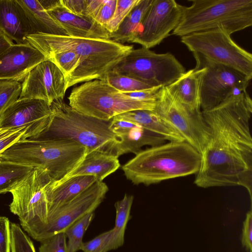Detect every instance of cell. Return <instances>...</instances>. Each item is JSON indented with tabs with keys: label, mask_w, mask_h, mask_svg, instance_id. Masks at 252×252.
Here are the masks:
<instances>
[{
	"label": "cell",
	"mask_w": 252,
	"mask_h": 252,
	"mask_svg": "<svg viewBox=\"0 0 252 252\" xmlns=\"http://www.w3.org/2000/svg\"><path fill=\"white\" fill-rule=\"evenodd\" d=\"M66 237L63 232L41 242L39 252H68Z\"/></svg>",
	"instance_id": "cell-36"
},
{
	"label": "cell",
	"mask_w": 252,
	"mask_h": 252,
	"mask_svg": "<svg viewBox=\"0 0 252 252\" xmlns=\"http://www.w3.org/2000/svg\"><path fill=\"white\" fill-rule=\"evenodd\" d=\"M192 54L195 67L204 68L199 86L201 111L209 110L228 97L247 91L251 79L245 75L200 54Z\"/></svg>",
	"instance_id": "cell-11"
},
{
	"label": "cell",
	"mask_w": 252,
	"mask_h": 252,
	"mask_svg": "<svg viewBox=\"0 0 252 252\" xmlns=\"http://www.w3.org/2000/svg\"><path fill=\"white\" fill-rule=\"evenodd\" d=\"M133 201L132 195L125 194L122 199L115 203L116 215L115 225L111 229L105 252L116 250L124 245L125 230L127 223L131 218L130 213Z\"/></svg>",
	"instance_id": "cell-27"
},
{
	"label": "cell",
	"mask_w": 252,
	"mask_h": 252,
	"mask_svg": "<svg viewBox=\"0 0 252 252\" xmlns=\"http://www.w3.org/2000/svg\"><path fill=\"white\" fill-rule=\"evenodd\" d=\"M13 44L12 40L0 31V55Z\"/></svg>",
	"instance_id": "cell-44"
},
{
	"label": "cell",
	"mask_w": 252,
	"mask_h": 252,
	"mask_svg": "<svg viewBox=\"0 0 252 252\" xmlns=\"http://www.w3.org/2000/svg\"><path fill=\"white\" fill-rule=\"evenodd\" d=\"M210 138L194 183L202 188L242 186L252 197V101L246 92L201 111Z\"/></svg>",
	"instance_id": "cell-1"
},
{
	"label": "cell",
	"mask_w": 252,
	"mask_h": 252,
	"mask_svg": "<svg viewBox=\"0 0 252 252\" xmlns=\"http://www.w3.org/2000/svg\"><path fill=\"white\" fill-rule=\"evenodd\" d=\"M110 233L111 229L100 234L89 241L84 242L80 250L83 252H105Z\"/></svg>",
	"instance_id": "cell-38"
},
{
	"label": "cell",
	"mask_w": 252,
	"mask_h": 252,
	"mask_svg": "<svg viewBox=\"0 0 252 252\" xmlns=\"http://www.w3.org/2000/svg\"><path fill=\"white\" fill-rule=\"evenodd\" d=\"M87 149L66 139H20L0 154L2 158L45 170L55 181L74 170L84 158Z\"/></svg>",
	"instance_id": "cell-5"
},
{
	"label": "cell",
	"mask_w": 252,
	"mask_h": 252,
	"mask_svg": "<svg viewBox=\"0 0 252 252\" xmlns=\"http://www.w3.org/2000/svg\"><path fill=\"white\" fill-rule=\"evenodd\" d=\"M152 1L153 0H140L117 30L110 33V39L122 44L131 42L138 34L142 19Z\"/></svg>",
	"instance_id": "cell-26"
},
{
	"label": "cell",
	"mask_w": 252,
	"mask_h": 252,
	"mask_svg": "<svg viewBox=\"0 0 252 252\" xmlns=\"http://www.w3.org/2000/svg\"><path fill=\"white\" fill-rule=\"evenodd\" d=\"M0 31L17 44L27 43L33 34L26 13L17 0H0Z\"/></svg>",
	"instance_id": "cell-20"
},
{
	"label": "cell",
	"mask_w": 252,
	"mask_h": 252,
	"mask_svg": "<svg viewBox=\"0 0 252 252\" xmlns=\"http://www.w3.org/2000/svg\"><path fill=\"white\" fill-rule=\"evenodd\" d=\"M47 12L65 31L67 35L76 37L110 39V32L103 26L88 17L67 11L57 0Z\"/></svg>",
	"instance_id": "cell-19"
},
{
	"label": "cell",
	"mask_w": 252,
	"mask_h": 252,
	"mask_svg": "<svg viewBox=\"0 0 252 252\" xmlns=\"http://www.w3.org/2000/svg\"><path fill=\"white\" fill-rule=\"evenodd\" d=\"M114 118L138 124L163 136L169 141H185L183 137L171 126L153 111L133 110L120 114Z\"/></svg>",
	"instance_id": "cell-24"
},
{
	"label": "cell",
	"mask_w": 252,
	"mask_h": 252,
	"mask_svg": "<svg viewBox=\"0 0 252 252\" xmlns=\"http://www.w3.org/2000/svg\"><path fill=\"white\" fill-rule=\"evenodd\" d=\"M66 90L62 71L53 62L46 60L36 65L25 78L19 98L39 99L51 106L55 100L63 99Z\"/></svg>",
	"instance_id": "cell-16"
},
{
	"label": "cell",
	"mask_w": 252,
	"mask_h": 252,
	"mask_svg": "<svg viewBox=\"0 0 252 252\" xmlns=\"http://www.w3.org/2000/svg\"><path fill=\"white\" fill-rule=\"evenodd\" d=\"M201 154L186 141L168 143L142 150L122 166L126 178L146 186L196 174Z\"/></svg>",
	"instance_id": "cell-3"
},
{
	"label": "cell",
	"mask_w": 252,
	"mask_h": 252,
	"mask_svg": "<svg viewBox=\"0 0 252 252\" xmlns=\"http://www.w3.org/2000/svg\"><path fill=\"white\" fill-rule=\"evenodd\" d=\"M10 224L8 218L0 217V252H11Z\"/></svg>",
	"instance_id": "cell-39"
},
{
	"label": "cell",
	"mask_w": 252,
	"mask_h": 252,
	"mask_svg": "<svg viewBox=\"0 0 252 252\" xmlns=\"http://www.w3.org/2000/svg\"><path fill=\"white\" fill-rule=\"evenodd\" d=\"M96 181L95 177L89 175L73 177L61 183L53 180L46 188L48 212L72 199Z\"/></svg>",
	"instance_id": "cell-23"
},
{
	"label": "cell",
	"mask_w": 252,
	"mask_h": 252,
	"mask_svg": "<svg viewBox=\"0 0 252 252\" xmlns=\"http://www.w3.org/2000/svg\"><path fill=\"white\" fill-rule=\"evenodd\" d=\"M25 127H0V154L14 143L23 139Z\"/></svg>",
	"instance_id": "cell-35"
},
{
	"label": "cell",
	"mask_w": 252,
	"mask_h": 252,
	"mask_svg": "<svg viewBox=\"0 0 252 252\" xmlns=\"http://www.w3.org/2000/svg\"><path fill=\"white\" fill-rule=\"evenodd\" d=\"M53 62L63 73L65 81L79 66L80 61L78 56L71 51L65 50L49 55L47 58Z\"/></svg>",
	"instance_id": "cell-31"
},
{
	"label": "cell",
	"mask_w": 252,
	"mask_h": 252,
	"mask_svg": "<svg viewBox=\"0 0 252 252\" xmlns=\"http://www.w3.org/2000/svg\"><path fill=\"white\" fill-rule=\"evenodd\" d=\"M161 87V86H157L140 91L123 93L137 100L156 101L158 93Z\"/></svg>",
	"instance_id": "cell-41"
},
{
	"label": "cell",
	"mask_w": 252,
	"mask_h": 252,
	"mask_svg": "<svg viewBox=\"0 0 252 252\" xmlns=\"http://www.w3.org/2000/svg\"><path fill=\"white\" fill-rule=\"evenodd\" d=\"M52 115L51 106L43 100L18 98L0 118V127H25L23 139H33L46 129Z\"/></svg>",
	"instance_id": "cell-15"
},
{
	"label": "cell",
	"mask_w": 252,
	"mask_h": 252,
	"mask_svg": "<svg viewBox=\"0 0 252 252\" xmlns=\"http://www.w3.org/2000/svg\"><path fill=\"white\" fill-rule=\"evenodd\" d=\"M53 115L48 126L31 139H66L84 146L87 153L97 151L118 158L121 141L110 128L111 120L103 121L81 114L59 99L51 105Z\"/></svg>",
	"instance_id": "cell-4"
},
{
	"label": "cell",
	"mask_w": 252,
	"mask_h": 252,
	"mask_svg": "<svg viewBox=\"0 0 252 252\" xmlns=\"http://www.w3.org/2000/svg\"><path fill=\"white\" fill-rule=\"evenodd\" d=\"M21 92L20 82L0 80V118L7 108L18 99Z\"/></svg>",
	"instance_id": "cell-32"
},
{
	"label": "cell",
	"mask_w": 252,
	"mask_h": 252,
	"mask_svg": "<svg viewBox=\"0 0 252 252\" xmlns=\"http://www.w3.org/2000/svg\"><path fill=\"white\" fill-rule=\"evenodd\" d=\"M203 67H195L186 71L180 77L166 88L177 101L193 111H199L200 80Z\"/></svg>",
	"instance_id": "cell-22"
},
{
	"label": "cell",
	"mask_w": 252,
	"mask_h": 252,
	"mask_svg": "<svg viewBox=\"0 0 252 252\" xmlns=\"http://www.w3.org/2000/svg\"><path fill=\"white\" fill-rule=\"evenodd\" d=\"M242 243L250 252L252 250V215L250 211L248 212L244 222Z\"/></svg>",
	"instance_id": "cell-42"
},
{
	"label": "cell",
	"mask_w": 252,
	"mask_h": 252,
	"mask_svg": "<svg viewBox=\"0 0 252 252\" xmlns=\"http://www.w3.org/2000/svg\"><path fill=\"white\" fill-rule=\"evenodd\" d=\"M68 99L69 106L78 112L103 121L131 111H153L155 106V101L132 99L102 79L74 87Z\"/></svg>",
	"instance_id": "cell-7"
},
{
	"label": "cell",
	"mask_w": 252,
	"mask_h": 252,
	"mask_svg": "<svg viewBox=\"0 0 252 252\" xmlns=\"http://www.w3.org/2000/svg\"><path fill=\"white\" fill-rule=\"evenodd\" d=\"M46 60L29 43H14L0 55V80L23 81L32 69Z\"/></svg>",
	"instance_id": "cell-17"
},
{
	"label": "cell",
	"mask_w": 252,
	"mask_h": 252,
	"mask_svg": "<svg viewBox=\"0 0 252 252\" xmlns=\"http://www.w3.org/2000/svg\"><path fill=\"white\" fill-rule=\"evenodd\" d=\"M140 0H117L114 15L105 28L110 33L116 32L126 16Z\"/></svg>",
	"instance_id": "cell-34"
},
{
	"label": "cell",
	"mask_w": 252,
	"mask_h": 252,
	"mask_svg": "<svg viewBox=\"0 0 252 252\" xmlns=\"http://www.w3.org/2000/svg\"><path fill=\"white\" fill-rule=\"evenodd\" d=\"M184 6L174 0H153L141 22L138 34L131 43L150 49L170 35L182 19Z\"/></svg>",
	"instance_id": "cell-14"
},
{
	"label": "cell",
	"mask_w": 252,
	"mask_h": 252,
	"mask_svg": "<svg viewBox=\"0 0 252 252\" xmlns=\"http://www.w3.org/2000/svg\"><path fill=\"white\" fill-rule=\"evenodd\" d=\"M27 42L47 59L63 51L74 52L80 63L66 81V90L76 84L101 79L133 49L111 39L85 38L68 35L37 33L29 34Z\"/></svg>",
	"instance_id": "cell-2"
},
{
	"label": "cell",
	"mask_w": 252,
	"mask_h": 252,
	"mask_svg": "<svg viewBox=\"0 0 252 252\" xmlns=\"http://www.w3.org/2000/svg\"><path fill=\"white\" fill-rule=\"evenodd\" d=\"M111 130L121 139L118 157L128 153L137 154L146 145L151 147L166 143L163 136L148 130L136 123L113 118Z\"/></svg>",
	"instance_id": "cell-18"
},
{
	"label": "cell",
	"mask_w": 252,
	"mask_h": 252,
	"mask_svg": "<svg viewBox=\"0 0 252 252\" xmlns=\"http://www.w3.org/2000/svg\"><path fill=\"white\" fill-rule=\"evenodd\" d=\"M24 9L33 34L41 33L67 35L63 28L45 10L37 0H17Z\"/></svg>",
	"instance_id": "cell-25"
},
{
	"label": "cell",
	"mask_w": 252,
	"mask_h": 252,
	"mask_svg": "<svg viewBox=\"0 0 252 252\" xmlns=\"http://www.w3.org/2000/svg\"><path fill=\"white\" fill-rule=\"evenodd\" d=\"M172 34H189L220 28L231 35L252 25V0H189Z\"/></svg>",
	"instance_id": "cell-6"
},
{
	"label": "cell",
	"mask_w": 252,
	"mask_h": 252,
	"mask_svg": "<svg viewBox=\"0 0 252 252\" xmlns=\"http://www.w3.org/2000/svg\"><path fill=\"white\" fill-rule=\"evenodd\" d=\"M108 190L105 183L97 180L72 199L49 211L46 223L30 236L41 242L64 232L84 215L94 212L103 201Z\"/></svg>",
	"instance_id": "cell-13"
},
{
	"label": "cell",
	"mask_w": 252,
	"mask_h": 252,
	"mask_svg": "<svg viewBox=\"0 0 252 252\" xmlns=\"http://www.w3.org/2000/svg\"><path fill=\"white\" fill-rule=\"evenodd\" d=\"M53 180L45 170L34 168L10 192L12 201L10 210L18 217L21 225L29 235L46 223L48 213L46 188Z\"/></svg>",
	"instance_id": "cell-9"
},
{
	"label": "cell",
	"mask_w": 252,
	"mask_h": 252,
	"mask_svg": "<svg viewBox=\"0 0 252 252\" xmlns=\"http://www.w3.org/2000/svg\"><path fill=\"white\" fill-rule=\"evenodd\" d=\"M111 71L152 87H166L180 77L186 69L172 54H157L142 47L133 49Z\"/></svg>",
	"instance_id": "cell-8"
},
{
	"label": "cell",
	"mask_w": 252,
	"mask_h": 252,
	"mask_svg": "<svg viewBox=\"0 0 252 252\" xmlns=\"http://www.w3.org/2000/svg\"><path fill=\"white\" fill-rule=\"evenodd\" d=\"M104 1V0H86L87 16L94 20L95 16Z\"/></svg>",
	"instance_id": "cell-43"
},
{
	"label": "cell",
	"mask_w": 252,
	"mask_h": 252,
	"mask_svg": "<svg viewBox=\"0 0 252 252\" xmlns=\"http://www.w3.org/2000/svg\"><path fill=\"white\" fill-rule=\"evenodd\" d=\"M61 5L69 12L81 16H87L86 0H59Z\"/></svg>",
	"instance_id": "cell-40"
},
{
	"label": "cell",
	"mask_w": 252,
	"mask_h": 252,
	"mask_svg": "<svg viewBox=\"0 0 252 252\" xmlns=\"http://www.w3.org/2000/svg\"><path fill=\"white\" fill-rule=\"evenodd\" d=\"M94 217V213H88L69 226L63 232L67 239L68 252L80 250L84 242L83 236Z\"/></svg>",
	"instance_id": "cell-29"
},
{
	"label": "cell",
	"mask_w": 252,
	"mask_h": 252,
	"mask_svg": "<svg viewBox=\"0 0 252 252\" xmlns=\"http://www.w3.org/2000/svg\"><path fill=\"white\" fill-rule=\"evenodd\" d=\"M181 42L192 53L233 68L252 78V55L220 28L193 32L182 36Z\"/></svg>",
	"instance_id": "cell-10"
},
{
	"label": "cell",
	"mask_w": 252,
	"mask_h": 252,
	"mask_svg": "<svg viewBox=\"0 0 252 252\" xmlns=\"http://www.w3.org/2000/svg\"><path fill=\"white\" fill-rule=\"evenodd\" d=\"M101 79L122 93L137 92L154 87L137 79L116 74L111 70Z\"/></svg>",
	"instance_id": "cell-30"
},
{
	"label": "cell",
	"mask_w": 252,
	"mask_h": 252,
	"mask_svg": "<svg viewBox=\"0 0 252 252\" xmlns=\"http://www.w3.org/2000/svg\"><path fill=\"white\" fill-rule=\"evenodd\" d=\"M116 3L117 0H104L95 16L94 20L105 28L114 15Z\"/></svg>",
	"instance_id": "cell-37"
},
{
	"label": "cell",
	"mask_w": 252,
	"mask_h": 252,
	"mask_svg": "<svg viewBox=\"0 0 252 252\" xmlns=\"http://www.w3.org/2000/svg\"><path fill=\"white\" fill-rule=\"evenodd\" d=\"M201 154L210 138L201 111H193L175 100L166 87L158 94L153 110Z\"/></svg>",
	"instance_id": "cell-12"
},
{
	"label": "cell",
	"mask_w": 252,
	"mask_h": 252,
	"mask_svg": "<svg viewBox=\"0 0 252 252\" xmlns=\"http://www.w3.org/2000/svg\"><path fill=\"white\" fill-rule=\"evenodd\" d=\"M34 167L6 160L0 156V194L11 192Z\"/></svg>",
	"instance_id": "cell-28"
},
{
	"label": "cell",
	"mask_w": 252,
	"mask_h": 252,
	"mask_svg": "<svg viewBox=\"0 0 252 252\" xmlns=\"http://www.w3.org/2000/svg\"><path fill=\"white\" fill-rule=\"evenodd\" d=\"M11 252H36L33 243L20 226L10 224Z\"/></svg>",
	"instance_id": "cell-33"
},
{
	"label": "cell",
	"mask_w": 252,
	"mask_h": 252,
	"mask_svg": "<svg viewBox=\"0 0 252 252\" xmlns=\"http://www.w3.org/2000/svg\"><path fill=\"white\" fill-rule=\"evenodd\" d=\"M118 158L97 151L87 153L81 162L62 179L55 181L61 183L76 176H94L97 180L102 181L106 177L116 171L120 167Z\"/></svg>",
	"instance_id": "cell-21"
}]
</instances>
